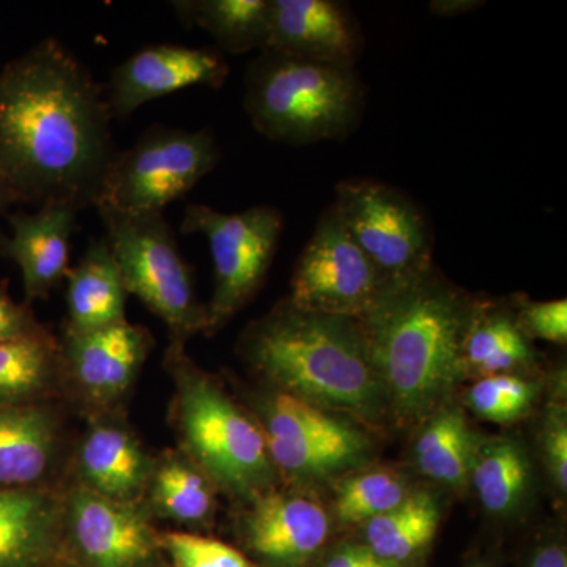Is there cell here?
<instances>
[{
  "instance_id": "cell-20",
  "label": "cell",
  "mask_w": 567,
  "mask_h": 567,
  "mask_svg": "<svg viewBox=\"0 0 567 567\" xmlns=\"http://www.w3.org/2000/svg\"><path fill=\"white\" fill-rule=\"evenodd\" d=\"M66 320L73 333L102 330L125 322V284L106 237L93 238L76 267L66 274Z\"/></svg>"
},
{
  "instance_id": "cell-11",
  "label": "cell",
  "mask_w": 567,
  "mask_h": 567,
  "mask_svg": "<svg viewBox=\"0 0 567 567\" xmlns=\"http://www.w3.org/2000/svg\"><path fill=\"white\" fill-rule=\"evenodd\" d=\"M63 551L80 567H158L159 532L142 503L63 487Z\"/></svg>"
},
{
  "instance_id": "cell-14",
  "label": "cell",
  "mask_w": 567,
  "mask_h": 567,
  "mask_svg": "<svg viewBox=\"0 0 567 567\" xmlns=\"http://www.w3.org/2000/svg\"><path fill=\"white\" fill-rule=\"evenodd\" d=\"M117 412L87 416L70 457L73 486L114 502L142 503L155 454Z\"/></svg>"
},
{
  "instance_id": "cell-38",
  "label": "cell",
  "mask_w": 567,
  "mask_h": 567,
  "mask_svg": "<svg viewBox=\"0 0 567 567\" xmlns=\"http://www.w3.org/2000/svg\"><path fill=\"white\" fill-rule=\"evenodd\" d=\"M529 567H567L565 548L555 544L540 548L529 563Z\"/></svg>"
},
{
  "instance_id": "cell-13",
  "label": "cell",
  "mask_w": 567,
  "mask_h": 567,
  "mask_svg": "<svg viewBox=\"0 0 567 567\" xmlns=\"http://www.w3.org/2000/svg\"><path fill=\"white\" fill-rule=\"evenodd\" d=\"M229 70L223 52L213 48L151 44L115 66L104 91L112 117L126 118L144 104L183 89L223 87Z\"/></svg>"
},
{
  "instance_id": "cell-6",
  "label": "cell",
  "mask_w": 567,
  "mask_h": 567,
  "mask_svg": "<svg viewBox=\"0 0 567 567\" xmlns=\"http://www.w3.org/2000/svg\"><path fill=\"white\" fill-rule=\"evenodd\" d=\"M107 244L128 295L158 317L173 342L186 344L207 331V305L197 298L193 268L183 259L177 238L163 213L133 215L96 208Z\"/></svg>"
},
{
  "instance_id": "cell-7",
  "label": "cell",
  "mask_w": 567,
  "mask_h": 567,
  "mask_svg": "<svg viewBox=\"0 0 567 567\" xmlns=\"http://www.w3.org/2000/svg\"><path fill=\"white\" fill-rule=\"evenodd\" d=\"M221 159L208 130L152 126L133 147L115 153L95 208L148 215L192 192Z\"/></svg>"
},
{
  "instance_id": "cell-32",
  "label": "cell",
  "mask_w": 567,
  "mask_h": 567,
  "mask_svg": "<svg viewBox=\"0 0 567 567\" xmlns=\"http://www.w3.org/2000/svg\"><path fill=\"white\" fill-rule=\"evenodd\" d=\"M159 546L173 567H256L237 548L182 529L159 532Z\"/></svg>"
},
{
  "instance_id": "cell-15",
  "label": "cell",
  "mask_w": 567,
  "mask_h": 567,
  "mask_svg": "<svg viewBox=\"0 0 567 567\" xmlns=\"http://www.w3.org/2000/svg\"><path fill=\"white\" fill-rule=\"evenodd\" d=\"M364 48L363 29L346 3L338 0H270L264 51L354 69Z\"/></svg>"
},
{
  "instance_id": "cell-29",
  "label": "cell",
  "mask_w": 567,
  "mask_h": 567,
  "mask_svg": "<svg viewBox=\"0 0 567 567\" xmlns=\"http://www.w3.org/2000/svg\"><path fill=\"white\" fill-rule=\"evenodd\" d=\"M276 472L298 481L319 480L360 464L369 451L365 436L349 442H287L265 439Z\"/></svg>"
},
{
  "instance_id": "cell-23",
  "label": "cell",
  "mask_w": 567,
  "mask_h": 567,
  "mask_svg": "<svg viewBox=\"0 0 567 567\" xmlns=\"http://www.w3.org/2000/svg\"><path fill=\"white\" fill-rule=\"evenodd\" d=\"M173 6L183 24L204 29L224 52L265 50L270 0H181Z\"/></svg>"
},
{
  "instance_id": "cell-39",
  "label": "cell",
  "mask_w": 567,
  "mask_h": 567,
  "mask_svg": "<svg viewBox=\"0 0 567 567\" xmlns=\"http://www.w3.org/2000/svg\"><path fill=\"white\" fill-rule=\"evenodd\" d=\"M20 203L17 193L11 188L9 181L0 173V215H3L11 205Z\"/></svg>"
},
{
  "instance_id": "cell-5",
  "label": "cell",
  "mask_w": 567,
  "mask_h": 567,
  "mask_svg": "<svg viewBox=\"0 0 567 567\" xmlns=\"http://www.w3.org/2000/svg\"><path fill=\"white\" fill-rule=\"evenodd\" d=\"M365 89L357 69L262 51L245 76V110L270 141H344L360 126Z\"/></svg>"
},
{
  "instance_id": "cell-16",
  "label": "cell",
  "mask_w": 567,
  "mask_h": 567,
  "mask_svg": "<svg viewBox=\"0 0 567 567\" xmlns=\"http://www.w3.org/2000/svg\"><path fill=\"white\" fill-rule=\"evenodd\" d=\"M78 213L74 205L50 203L9 216L11 235H0V256L20 267L25 305L47 300L65 281Z\"/></svg>"
},
{
  "instance_id": "cell-4",
  "label": "cell",
  "mask_w": 567,
  "mask_h": 567,
  "mask_svg": "<svg viewBox=\"0 0 567 567\" xmlns=\"http://www.w3.org/2000/svg\"><path fill=\"white\" fill-rule=\"evenodd\" d=\"M186 344L171 341L164 368L174 383L169 423L177 450L210 477L215 487L249 502L274 488L278 475L256 417L235 404L218 380L196 365Z\"/></svg>"
},
{
  "instance_id": "cell-1",
  "label": "cell",
  "mask_w": 567,
  "mask_h": 567,
  "mask_svg": "<svg viewBox=\"0 0 567 567\" xmlns=\"http://www.w3.org/2000/svg\"><path fill=\"white\" fill-rule=\"evenodd\" d=\"M106 91L55 39L0 70V173L20 203L95 207L117 148Z\"/></svg>"
},
{
  "instance_id": "cell-36",
  "label": "cell",
  "mask_w": 567,
  "mask_h": 567,
  "mask_svg": "<svg viewBox=\"0 0 567 567\" xmlns=\"http://www.w3.org/2000/svg\"><path fill=\"white\" fill-rule=\"evenodd\" d=\"M385 559L372 554L369 547H346L334 555L324 567H377Z\"/></svg>"
},
{
  "instance_id": "cell-35",
  "label": "cell",
  "mask_w": 567,
  "mask_h": 567,
  "mask_svg": "<svg viewBox=\"0 0 567 567\" xmlns=\"http://www.w3.org/2000/svg\"><path fill=\"white\" fill-rule=\"evenodd\" d=\"M544 451L550 465L551 475L557 481L558 487L566 491L567 487V425L565 417L559 413L548 420L544 432Z\"/></svg>"
},
{
  "instance_id": "cell-33",
  "label": "cell",
  "mask_w": 567,
  "mask_h": 567,
  "mask_svg": "<svg viewBox=\"0 0 567 567\" xmlns=\"http://www.w3.org/2000/svg\"><path fill=\"white\" fill-rule=\"evenodd\" d=\"M518 328L525 336L544 339L555 344L567 341V301H528L522 303L516 316Z\"/></svg>"
},
{
  "instance_id": "cell-10",
  "label": "cell",
  "mask_w": 567,
  "mask_h": 567,
  "mask_svg": "<svg viewBox=\"0 0 567 567\" xmlns=\"http://www.w3.org/2000/svg\"><path fill=\"white\" fill-rule=\"evenodd\" d=\"M383 289L385 282L331 204L295 265L290 303L317 315L361 320Z\"/></svg>"
},
{
  "instance_id": "cell-12",
  "label": "cell",
  "mask_w": 567,
  "mask_h": 567,
  "mask_svg": "<svg viewBox=\"0 0 567 567\" xmlns=\"http://www.w3.org/2000/svg\"><path fill=\"white\" fill-rule=\"evenodd\" d=\"M63 365V394L87 412H117L136 385L155 339L147 327L125 320L102 330L58 336Z\"/></svg>"
},
{
  "instance_id": "cell-27",
  "label": "cell",
  "mask_w": 567,
  "mask_h": 567,
  "mask_svg": "<svg viewBox=\"0 0 567 567\" xmlns=\"http://www.w3.org/2000/svg\"><path fill=\"white\" fill-rule=\"evenodd\" d=\"M475 451L465 416L458 410H443L417 439L416 464L431 480L458 486L470 475Z\"/></svg>"
},
{
  "instance_id": "cell-19",
  "label": "cell",
  "mask_w": 567,
  "mask_h": 567,
  "mask_svg": "<svg viewBox=\"0 0 567 567\" xmlns=\"http://www.w3.org/2000/svg\"><path fill=\"white\" fill-rule=\"evenodd\" d=\"M63 551V487L0 491V567H48Z\"/></svg>"
},
{
  "instance_id": "cell-26",
  "label": "cell",
  "mask_w": 567,
  "mask_h": 567,
  "mask_svg": "<svg viewBox=\"0 0 567 567\" xmlns=\"http://www.w3.org/2000/svg\"><path fill=\"white\" fill-rule=\"evenodd\" d=\"M470 475L483 506L502 516L516 509L527 492L528 458L513 440H496L477 447Z\"/></svg>"
},
{
  "instance_id": "cell-25",
  "label": "cell",
  "mask_w": 567,
  "mask_h": 567,
  "mask_svg": "<svg viewBox=\"0 0 567 567\" xmlns=\"http://www.w3.org/2000/svg\"><path fill=\"white\" fill-rule=\"evenodd\" d=\"M533 357L532 346L518 328L516 317L477 305L465 341L466 368L498 375L528 364Z\"/></svg>"
},
{
  "instance_id": "cell-8",
  "label": "cell",
  "mask_w": 567,
  "mask_h": 567,
  "mask_svg": "<svg viewBox=\"0 0 567 567\" xmlns=\"http://www.w3.org/2000/svg\"><path fill=\"white\" fill-rule=\"evenodd\" d=\"M282 230V213L270 205L238 213L204 204L186 207L182 234L204 235L213 260L215 289L205 334L216 333L252 300L274 264Z\"/></svg>"
},
{
  "instance_id": "cell-21",
  "label": "cell",
  "mask_w": 567,
  "mask_h": 567,
  "mask_svg": "<svg viewBox=\"0 0 567 567\" xmlns=\"http://www.w3.org/2000/svg\"><path fill=\"white\" fill-rule=\"evenodd\" d=\"M215 484L177 447L156 454L142 505L155 520L204 527L216 511Z\"/></svg>"
},
{
  "instance_id": "cell-30",
  "label": "cell",
  "mask_w": 567,
  "mask_h": 567,
  "mask_svg": "<svg viewBox=\"0 0 567 567\" xmlns=\"http://www.w3.org/2000/svg\"><path fill=\"white\" fill-rule=\"evenodd\" d=\"M405 498L401 475L386 468L371 470L341 484L336 496V514L346 524L369 522L402 505Z\"/></svg>"
},
{
  "instance_id": "cell-17",
  "label": "cell",
  "mask_w": 567,
  "mask_h": 567,
  "mask_svg": "<svg viewBox=\"0 0 567 567\" xmlns=\"http://www.w3.org/2000/svg\"><path fill=\"white\" fill-rule=\"evenodd\" d=\"M248 505L241 522L245 540L268 565H300L327 540V513L305 496L270 488L254 496Z\"/></svg>"
},
{
  "instance_id": "cell-41",
  "label": "cell",
  "mask_w": 567,
  "mask_h": 567,
  "mask_svg": "<svg viewBox=\"0 0 567 567\" xmlns=\"http://www.w3.org/2000/svg\"><path fill=\"white\" fill-rule=\"evenodd\" d=\"M377 567H399V565L398 563L383 561L382 565H379Z\"/></svg>"
},
{
  "instance_id": "cell-24",
  "label": "cell",
  "mask_w": 567,
  "mask_h": 567,
  "mask_svg": "<svg viewBox=\"0 0 567 567\" xmlns=\"http://www.w3.org/2000/svg\"><path fill=\"white\" fill-rule=\"evenodd\" d=\"M439 520L434 496L417 492L393 511L371 518L365 525V540L375 557L399 565L431 543Z\"/></svg>"
},
{
  "instance_id": "cell-28",
  "label": "cell",
  "mask_w": 567,
  "mask_h": 567,
  "mask_svg": "<svg viewBox=\"0 0 567 567\" xmlns=\"http://www.w3.org/2000/svg\"><path fill=\"white\" fill-rule=\"evenodd\" d=\"M265 439L287 442H349L364 436L352 425L324 413L293 395L276 391L265 395L257 406Z\"/></svg>"
},
{
  "instance_id": "cell-34",
  "label": "cell",
  "mask_w": 567,
  "mask_h": 567,
  "mask_svg": "<svg viewBox=\"0 0 567 567\" xmlns=\"http://www.w3.org/2000/svg\"><path fill=\"white\" fill-rule=\"evenodd\" d=\"M48 331L33 315L31 305L17 303L7 290V282L0 284V342L32 338Z\"/></svg>"
},
{
  "instance_id": "cell-37",
  "label": "cell",
  "mask_w": 567,
  "mask_h": 567,
  "mask_svg": "<svg viewBox=\"0 0 567 567\" xmlns=\"http://www.w3.org/2000/svg\"><path fill=\"white\" fill-rule=\"evenodd\" d=\"M484 6V2H476V0H435L431 2V11L439 17H457V14L466 13Z\"/></svg>"
},
{
  "instance_id": "cell-9",
  "label": "cell",
  "mask_w": 567,
  "mask_h": 567,
  "mask_svg": "<svg viewBox=\"0 0 567 567\" xmlns=\"http://www.w3.org/2000/svg\"><path fill=\"white\" fill-rule=\"evenodd\" d=\"M336 212L385 286L432 267L434 235L420 205L401 189L371 178L336 186Z\"/></svg>"
},
{
  "instance_id": "cell-18",
  "label": "cell",
  "mask_w": 567,
  "mask_h": 567,
  "mask_svg": "<svg viewBox=\"0 0 567 567\" xmlns=\"http://www.w3.org/2000/svg\"><path fill=\"white\" fill-rule=\"evenodd\" d=\"M63 450L62 420L51 402L0 406V491L59 487Z\"/></svg>"
},
{
  "instance_id": "cell-40",
  "label": "cell",
  "mask_w": 567,
  "mask_h": 567,
  "mask_svg": "<svg viewBox=\"0 0 567 567\" xmlns=\"http://www.w3.org/2000/svg\"><path fill=\"white\" fill-rule=\"evenodd\" d=\"M48 567H80V566L74 565V563L71 561V559H69L66 557H62L61 559H58V561L52 563V565L48 566Z\"/></svg>"
},
{
  "instance_id": "cell-31",
  "label": "cell",
  "mask_w": 567,
  "mask_h": 567,
  "mask_svg": "<svg viewBox=\"0 0 567 567\" xmlns=\"http://www.w3.org/2000/svg\"><path fill=\"white\" fill-rule=\"evenodd\" d=\"M536 386L516 375H488L470 390L468 402L477 415L496 423L524 416L535 401Z\"/></svg>"
},
{
  "instance_id": "cell-3",
  "label": "cell",
  "mask_w": 567,
  "mask_h": 567,
  "mask_svg": "<svg viewBox=\"0 0 567 567\" xmlns=\"http://www.w3.org/2000/svg\"><path fill=\"white\" fill-rule=\"evenodd\" d=\"M241 350L281 393L364 420L382 413L385 388L360 320L303 311L287 298L248 328Z\"/></svg>"
},
{
  "instance_id": "cell-2",
  "label": "cell",
  "mask_w": 567,
  "mask_h": 567,
  "mask_svg": "<svg viewBox=\"0 0 567 567\" xmlns=\"http://www.w3.org/2000/svg\"><path fill=\"white\" fill-rule=\"evenodd\" d=\"M477 305L432 265L385 286L360 320L372 364L402 416L431 412L465 374V341Z\"/></svg>"
},
{
  "instance_id": "cell-22",
  "label": "cell",
  "mask_w": 567,
  "mask_h": 567,
  "mask_svg": "<svg viewBox=\"0 0 567 567\" xmlns=\"http://www.w3.org/2000/svg\"><path fill=\"white\" fill-rule=\"evenodd\" d=\"M63 395V365L58 336L0 342V406L44 404Z\"/></svg>"
}]
</instances>
